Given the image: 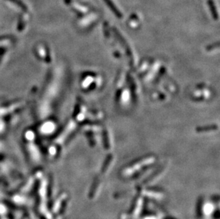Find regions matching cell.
Instances as JSON below:
<instances>
[{
  "instance_id": "1",
  "label": "cell",
  "mask_w": 220,
  "mask_h": 219,
  "mask_svg": "<svg viewBox=\"0 0 220 219\" xmlns=\"http://www.w3.org/2000/svg\"><path fill=\"white\" fill-rule=\"evenodd\" d=\"M116 36L118 37L119 39H120V41L121 42V44H122L123 45V46L125 47V51H126V53H127L128 56H129L130 58V60H131V61H132V62H133V54H132V52H131V50L130 49V47L128 46L127 42L125 41V39H123V37L121 36V34H118V33L116 32Z\"/></svg>"
},
{
  "instance_id": "2",
  "label": "cell",
  "mask_w": 220,
  "mask_h": 219,
  "mask_svg": "<svg viewBox=\"0 0 220 219\" xmlns=\"http://www.w3.org/2000/svg\"><path fill=\"white\" fill-rule=\"evenodd\" d=\"M217 129V125H209L207 127H200V128H197L196 130L197 131L198 133H203V132L214 130V129Z\"/></svg>"
},
{
  "instance_id": "3",
  "label": "cell",
  "mask_w": 220,
  "mask_h": 219,
  "mask_svg": "<svg viewBox=\"0 0 220 219\" xmlns=\"http://www.w3.org/2000/svg\"><path fill=\"white\" fill-rule=\"evenodd\" d=\"M106 3L110 6V8H111L112 10H113V11L115 13V15H116V16H118V17H121V16H122V15H121V14L120 13V11H119L118 9L115 7V6L113 5V4L111 2V0H106Z\"/></svg>"
}]
</instances>
